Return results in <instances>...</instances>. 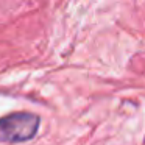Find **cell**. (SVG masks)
Instances as JSON below:
<instances>
[{"label":"cell","instance_id":"6da1fadb","mask_svg":"<svg viewBox=\"0 0 145 145\" xmlns=\"http://www.w3.org/2000/svg\"><path fill=\"white\" fill-rule=\"evenodd\" d=\"M41 119L33 112H13L0 119V144H22L38 134Z\"/></svg>","mask_w":145,"mask_h":145}]
</instances>
